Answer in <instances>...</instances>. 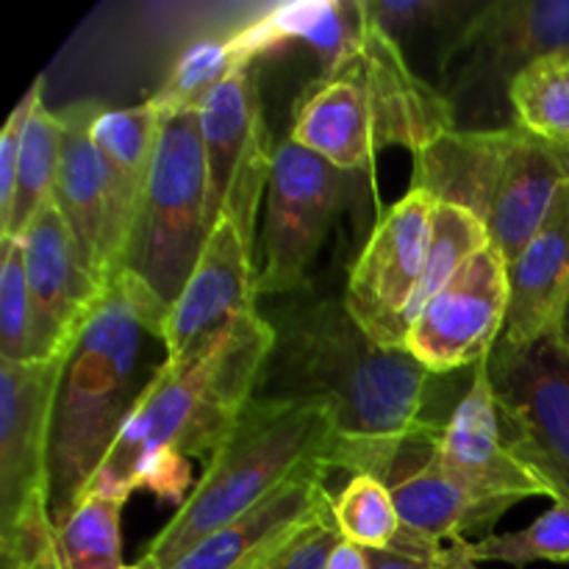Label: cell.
Wrapping results in <instances>:
<instances>
[{"mask_svg": "<svg viewBox=\"0 0 569 569\" xmlns=\"http://www.w3.org/2000/svg\"><path fill=\"white\" fill-rule=\"evenodd\" d=\"M339 533L365 550H381L403 531L387 483L376 476H353L331 500Z\"/></svg>", "mask_w": 569, "mask_h": 569, "instance_id": "cell-29", "label": "cell"}, {"mask_svg": "<svg viewBox=\"0 0 569 569\" xmlns=\"http://www.w3.org/2000/svg\"><path fill=\"white\" fill-rule=\"evenodd\" d=\"M253 61L244 59L242 48H239L237 37L231 33H217V37H200L192 44L183 48L178 56L176 67L170 70L167 81L156 94H150L161 114L170 111H194L200 100L226 81L228 76L248 67Z\"/></svg>", "mask_w": 569, "mask_h": 569, "instance_id": "cell-27", "label": "cell"}, {"mask_svg": "<svg viewBox=\"0 0 569 569\" xmlns=\"http://www.w3.org/2000/svg\"><path fill=\"white\" fill-rule=\"evenodd\" d=\"M487 3L461 0H365V11L400 50L428 33H445L459 39Z\"/></svg>", "mask_w": 569, "mask_h": 569, "instance_id": "cell-30", "label": "cell"}, {"mask_svg": "<svg viewBox=\"0 0 569 569\" xmlns=\"http://www.w3.org/2000/svg\"><path fill=\"white\" fill-rule=\"evenodd\" d=\"M28 261V287L33 300L31 361L50 359L70 348L106 287L89 276L76 237L56 200L42 206L22 233Z\"/></svg>", "mask_w": 569, "mask_h": 569, "instance_id": "cell-18", "label": "cell"}, {"mask_svg": "<svg viewBox=\"0 0 569 569\" xmlns=\"http://www.w3.org/2000/svg\"><path fill=\"white\" fill-rule=\"evenodd\" d=\"M439 437L442 431L417 433L395 461L387 487L398 506L400 526L439 545L470 542V533L489 537L492 526L483 511L439 459Z\"/></svg>", "mask_w": 569, "mask_h": 569, "instance_id": "cell-20", "label": "cell"}, {"mask_svg": "<svg viewBox=\"0 0 569 569\" xmlns=\"http://www.w3.org/2000/svg\"><path fill=\"white\" fill-rule=\"evenodd\" d=\"M467 556L476 565H511L517 569L537 561L569 565V506L553 503L520 531L470 539Z\"/></svg>", "mask_w": 569, "mask_h": 569, "instance_id": "cell-28", "label": "cell"}, {"mask_svg": "<svg viewBox=\"0 0 569 569\" xmlns=\"http://www.w3.org/2000/svg\"><path fill=\"white\" fill-rule=\"evenodd\" d=\"M0 569H61L50 517L0 537Z\"/></svg>", "mask_w": 569, "mask_h": 569, "instance_id": "cell-33", "label": "cell"}, {"mask_svg": "<svg viewBox=\"0 0 569 569\" xmlns=\"http://www.w3.org/2000/svg\"><path fill=\"white\" fill-rule=\"evenodd\" d=\"M548 56H569V0H492L439 67L459 128L515 126L511 81Z\"/></svg>", "mask_w": 569, "mask_h": 569, "instance_id": "cell-8", "label": "cell"}, {"mask_svg": "<svg viewBox=\"0 0 569 569\" xmlns=\"http://www.w3.org/2000/svg\"><path fill=\"white\" fill-rule=\"evenodd\" d=\"M61 139H64L61 114L59 111H50L42 98L33 106L31 117L26 122V133H22L14 198H11L9 217H6L3 228H0V239L22 237L33 217L42 211V206L53 200L56 176H59L61 161Z\"/></svg>", "mask_w": 569, "mask_h": 569, "instance_id": "cell-24", "label": "cell"}, {"mask_svg": "<svg viewBox=\"0 0 569 569\" xmlns=\"http://www.w3.org/2000/svg\"><path fill=\"white\" fill-rule=\"evenodd\" d=\"M267 320L276 339L253 398L326 406L342 439L339 472L415 433L445 431L453 415L437 403L445 378L406 348L376 342L345 295H295Z\"/></svg>", "mask_w": 569, "mask_h": 569, "instance_id": "cell-1", "label": "cell"}, {"mask_svg": "<svg viewBox=\"0 0 569 569\" xmlns=\"http://www.w3.org/2000/svg\"><path fill=\"white\" fill-rule=\"evenodd\" d=\"M167 306L120 270L70 345L50 437V517L59 528L98 478L133 406L153 376L142 378L148 339L161 342Z\"/></svg>", "mask_w": 569, "mask_h": 569, "instance_id": "cell-3", "label": "cell"}, {"mask_svg": "<svg viewBox=\"0 0 569 569\" xmlns=\"http://www.w3.org/2000/svg\"><path fill=\"white\" fill-rule=\"evenodd\" d=\"M569 306V183L531 242L509 261V315L503 339L528 345L559 333Z\"/></svg>", "mask_w": 569, "mask_h": 569, "instance_id": "cell-21", "label": "cell"}, {"mask_svg": "<svg viewBox=\"0 0 569 569\" xmlns=\"http://www.w3.org/2000/svg\"><path fill=\"white\" fill-rule=\"evenodd\" d=\"M433 211L437 198L409 187L378 217L365 250L350 267L345 303L383 348H403L406 342V311L431 253Z\"/></svg>", "mask_w": 569, "mask_h": 569, "instance_id": "cell-13", "label": "cell"}, {"mask_svg": "<svg viewBox=\"0 0 569 569\" xmlns=\"http://www.w3.org/2000/svg\"><path fill=\"white\" fill-rule=\"evenodd\" d=\"M33 300L22 237L0 239V359L31 361Z\"/></svg>", "mask_w": 569, "mask_h": 569, "instance_id": "cell-31", "label": "cell"}, {"mask_svg": "<svg viewBox=\"0 0 569 569\" xmlns=\"http://www.w3.org/2000/svg\"><path fill=\"white\" fill-rule=\"evenodd\" d=\"M365 31V0H300L267 6L233 37L253 64L289 44H306L320 61V76H326L359 50Z\"/></svg>", "mask_w": 569, "mask_h": 569, "instance_id": "cell-22", "label": "cell"}, {"mask_svg": "<svg viewBox=\"0 0 569 569\" xmlns=\"http://www.w3.org/2000/svg\"><path fill=\"white\" fill-rule=\"evenodd\" d=\"M439 459L476 500L489 526L522 500L548 498L545 483L506 448L487 361L472 370L470 387L439 437Z\"/></svg>", "mask_w": 569, "mask_h": 569, "instance_id": "cell-17", "label": "cell"}, {"mask_svg": "<svg viewBox=\"0 0 569 569\" xmlns=\"http://www.w3.org/2000/svg\"><path fill=\"white\" fill-rule=\"evenodd\" d=\"M559 339H561V342H565L567 348H569V306H567V315H565V320H561V328H559Z\"/></svg>", "mask_w": 569, "mask_h": 569, "instance_id": "cell-38", "label": "cell"}, {"mask_svg": "<svg viewBox=\"0 0 569 569\" xmlns=\"http://www.w3.org/2000/svg\"><path fill=\"white\" fill-rule=\"evenodd\" d=\"M159 122V106L148 98L144 103L128 106V109H98L89 128L94 148L103 156L131 220L137 217L139 194H142L150 159H153Z\"/></svg>", "mask_w": 569, "mask_h": 569, "instance_id": "cell-23", "label": "cell"}, {"mask_svg": "<svg viewBox=\"0 0 569 569\" xmlns=\"http://www.w3.org/2000/svg\"><path fill=\"white\" fill-rule=\"evenodd\" d=\"M98 109V103H72L59 111L64 139L53 200L76 237L89 276L109 287L122 270L133 220L122 206L103 156L92 142L89 128Z\"/></svg>", "mask_w": 569, "mask_h": 569, "instance_id": "cell-16", "label": "cell"}, {"mask_svg": "<svg viewBox=\"0 0 569 569\" xmlns=\"http://www.w3.org/2000/svg\"><path fill=\"white\" fill-rule=\"evenodd\" d=\"M511 120L522 131L569 148V56H548L511 81Z\"/></svg>", "mask_w": 569, "mask_h": 569, "instance_id": "cell-26", "label": "cell"}, {"mask_svg": "<svg viewBox=\"0 0 569 569\" xmlns=\"http://www.w3.org/2000/svg\"><path fill=\"white\" fill-rule=\"evenodd\" d=\"M506 315L509 261L489 242L426 306L403 348L433 376L476 370L503 339Z\"/></svg>", "mask_w": 569, "mask_h": 569, "instance_id": "cell-14", "label": "cell"}, {"mask_svg": "<svg viewBox=\"0 0 569 569\" xmlns=\"http://www.w3.org/2000/svg\"><path fill=\"white\" fill-rule=\"evenodd\" d=\"M445 548L448 545L400 531L392 545L381 550H367V556H370V569H442Z\"/></svg>", "mask_w": 569, "mask_h": 569, "instance_id": "cell-35", "label": "cell"}, {"mask_svg": "<svg viewBox=\"0 0 569 569\" xmlns=\"http://www.w3.org/2000/svg\"><path fill=\"white\" fill-rule=\"evenodd\" d=\"M339 542H342V533H339L331 506H328L322 515L306 522L292 539H287L276 553L267 556L253 569H326L328 556Z\"/></svg>", "mask_w": 569, "mask_h": 569, "instance_id": "cell-32", "label": "cell"}, {"mask_svg": "<svg viewBox=\"0 0 569 569\" xmlns=\"http://www.w3.org/2000/svg\"><path fill=\"white\" fill-rule=\"evenodd\" d=\"M361 172H345L295 139L278 142L267 187L259 295H303L311 267Z\"/></svg>", "mask_w": 569, "mask_h": 569, "instance_id": "cell-10", "label": "cell"}, {"mask_svg": "<svg viewBox=\"0 0 569 569\" xmlns=\"http://www.w3.org/2000/svg\"><path fill=\"white\" fill-rule=\"evenodd\" d=\"M339 453L342 439L326 406L253 398L139 565L172 567L200 539L264 503L306 467L331 465L339 472Z\"/></svg>", "mask_w": 569, "mask_h": 569, "instance_id": "cell-5", "label": "cell"}, {"mask_svg": "<svg viewBox=\"0 0 569 569\" xmlns=\"http://www.w3.org/2000/svg\"><path fill=\"white\" fill-rule=\"evenodd\" d=\"M259 270L253 244L244 239L231 217L211 226L192 276L161 326L164 365L183 367L200 359L239 317L256 311Z\"/></svg>", "mask_w": 569, "mask_h": 569, "instance_id": "cell-15", "label": "cell"}, {"mask_svg": "<svg viewBox=\"0 0 569 569\" xmlns=\"http://www.w3.org/2000/svg\"><path fill=\"white\" fill-rule=\"evenodd\" d=\"M44 98V76H39L33 81V87L28 89L20 98V103L14 106V111L6 120L3 133H0V228H3L6 217H9L11 198H14V178H17V159H20V144L22 133H26V122L31 117L33 106Z\"/></svg>", "mask_w": 569, "mask_h": 569, "instance_id": "cell-34", "label": "cell"}, {"mask_svg": "<svg viewBox=\"0 0 569 569\" xmlns=\"http://www.w3.org/2000/svg\"><path fill=\"white\" fill-rule=\"evenodd\" d=\"M122 569H144L142 565H133V567H122Z\"/></svg>", "mask_w": 569, "mask_h": 569, "instance_id": "cell-39", "label": "cell"}, {"mask_svg": "<svg viewBox=\"0 0 569 569\" xmlns=\"http://www.w3.org/2000/svg\"><path fill=\"white\" fill-rule=\"evenodd\" d=\"M442 569H481V565H476V561L467 556V539H461V542H450L448 548H445Z\"/></svg>", "mask_w": 569, "mask_h": 569, "instance_id": "cell-37", "label": "cell"}, {"mask_svg": "<svg viewBox=\"0 0 569 569\" xmlns=\"http://www.w3.org/2000/svg\"><path fill=\"white\" fill-rule=\"evenodd\" d=\"M209 172L198 111L161 114L122 270L170 309L209 239Z\"/></svg>", "mask_w": 569, "mask_h": 569, "instance_id": "cell-7", "label": "cell"}, {"mask_svg": "<svg viewBox=\"0 0 569 569\" xmlns=\"http://www.w3.org/2000/svg\"><path fill=\"white\" fill-rule=\"evenodd\" d=\"M331 465L306 467L272 498L217 528L167 569H253L331 506Z\"/></svg>", "mask_w": 569, "mask_h": 569, "instance_id": "cell-19", "label": "cell"}, {"mask_svg": "<svg viewBox=\"0 0 569 569\" xmlns=\"http://www.w3.org/2000/svg\"><path fill=\"white\" fill-rule=\"evenodd\" d=\"M272 339L270 320L256 309L239 317L200 359L183 367L161 361L92 487L122 498L144 489L181 506L192 483L189 459L209 461L233 431L253 400Z\"/></svg>", "mask_w": 569, "mask_h": 569, "instance_id": "cell-2", "label": "cell"}, {"mask_svg": "<svg viewBox=\"0 0 569 569\" xmlns=\"http://www.w3.org/2000/svg\"><path fill=\"white\" fill-rule=\"evenodd\" d=\"M506 448L569 506V348L559 333L528 345L500 339L487 359Z\"/></svg>", "mask_w": 569, "mask_h": 569, "instance_id": "cell-9", "label": "cell"}, {"mask_svg": "<svg viewBox=\"0 0 569 569\" xmlns=\"http://www.w3.org/2000/svg\"><path fill=\"white\" fill-rule=\"evenodd\" d=\"M209 172V228L231 217L250 244L259 203L270 187L272 153L259 100V64L239 67L217 83L198 109Z\"/></svg>", "mask_w": 569, "mask_h": 569, "instance_id": "cell-11", "label": "cell"}, {"mask_svg": "<svg viewBox=\"0 0 569 569\" xmlns=\"http://www.w3.org/2000/svg\"><path fill=\"white\" fill-rule=\"evenodd\" d=\"M326 569H370V556H367L365 548L342 539V542L331 550V556H328Z\"/></svg>", "mask_w": 569, "mask_h": 569, "instance_id": "cell-36", "label": "cell"}, {"mask_svg": "<svg viewBox=\"0 0 569 569\" xmlns=\"http://www.w3.org/2000/svg\"><path fill=\"white\" fill-rule=\"evenodd\" d=\"M459 128L453 103L409 64L403 50L367 17L359 50L306 83L289 139L345 172L372 178L387 148L411 156Z\"/></svg>", "mask_w": 569, "mask_h": 569, "instance_id": "cell-4", "label": "cell"}, {"mask_svg": "<svg viewBox=\"0 0 569 569\" xmlns=\"http://www.w3.org/2000/svg\"><path fill=\"white\" fill-rule=\"evenodd\" d=\"M67 356L70 348L50 359H0V537L50 517V437Z\"/></svg>", "mask_w": 569, "mask_h": 569, "instance_id": "cell-12", "label": "cell"}, {"mask_svg": "<svg viewBox=\"0 0 569 569\" xmlns=\"http://www.w3.org/2000/svg\"><path fill=\"white\" fill-rule=\"evenodd\" d=\"M569 183V148L520 126L453 128L415 156L411 187L470 209L495 248L515 259L542 228Z\"/></svg>", "mask_w": 569, "mask_h": 569, "instance_id": "cell-6", "label": "cell"}, {"mask_svg": "<svg viewBox=\"0 0 569 569\" xmlns=\"http://www.w3.org/2000/svg\"><path fill=\"white\" fill-rule=\"evenodd\" d=\"M128 498L89 489L72 515L56 528L61 569H122V506Z\"/></svg>", "mask_w": 569, "mask_h": 569, "instance_id": "cell-25", "label": "cell"}]
</instances>
